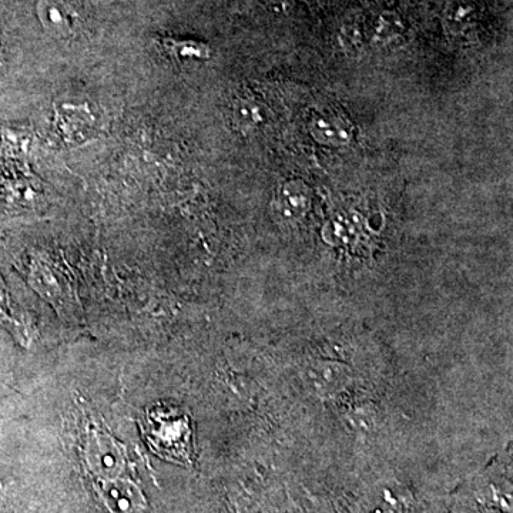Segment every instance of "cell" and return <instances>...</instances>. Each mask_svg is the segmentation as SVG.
Returning a JSON list of instances; mask_svg holds the SVG:
<instances>
[{
    "mask_svg": "<svg viewBox=\"0 0 513 513\" xmlns=\"http://www.w3.org/2000/svg\"><path fill=\"white\" fill-rule=\"evenodd\" d=\"M144 432L157 455L177 464H190L193 434L189 418L183 412L164 405L150 409Z\"/></svg>",
    "mask_w": 513,
    "mask_h": 513,
    "instance_id": "cell-1",
    "label": "cell"
},
{
    "mask_svg": "<svg viewBox=\"0 0 513 513\" xmlns=\"http://www.w3.org/2000/svg\"><path fill=\"white\" fill-rule=\"evenodd\" d=\"M83 456L87 468L99 481L120 478L126 468V454L119 442L99 428L89 429Z\"/></svg>",
    "mask_w": 513,
    "mask_h": 513,
    "instance_id": "cell-2",
    "label": "cell"
},
{
    "mask_svg": "<svg viewBox=\"0 0 513 513\" xmlns=\"http://www.w3.org/2000/svg\"><path fill=\"white\" fill-rule=\"evenodd\" d=\"M97 492L110 513H144L147 501L139 486L126 479L99 481Z\"/></svg>",
    "mask_w": 513,
    "mask_h": 513,
    "instance_id": "cell-3",
    "label": "cell"
},
{
    "mask_svg": "<svg viewBox=\"0 0 513 513\" xmlns=\"http://www.w3.org/2000/svg\"><path fill=\"white\" fill-rule=\"evenodd\" d=\"M38 16L43 28L57 39L72 36L76 26L75 10L65 0H39Z\"/></svg>",
    "mask_w": 513,
    "mask_h": 513,
    "instance_id": "cell-4",
    "label": "cell"
},
{
    "mask_svg": "<svg viewBox=\"0 0 513 513\" xmlns=\"http://www.w3.org/2000/svg\"><path fill=\"white\" fill-rule=\"evenodd\" d=\"M276 207L283 219L301 217L310 207V190L301 181H288L278 190Z\"/></svg>",
    "mask_w": 513,
    "mask_h": 513,
    "instance_id": "cell-5",
    "label": "cell"
},
{
    "mask_svg": "<svg viewBox=\"0 0 513 513\" xmlns=\"http://www.w3.org/2000/svg\"><path fill=\"white\" fill-rule=\"evenodd\" d=\"M266 106L250 96H241L234 100L231 107V120L241 132H256L267 122Z\"/></svg>",
    "mask_w": 513,
    "mask_h": 513,
    "instance_id": "cell-6",
    "label": "cell"
},
{
    "mask_svg": "<svg viewBox=\"0 0 513 513\" xmlns=\"http://www.w3.org/2000/svg\"><path fill=\"white\" fill-rule=\"evenodd\" d=\"M311 133L320 143L328 146H345L351 142V127L340 116L321 114L311 122Z\"/></svg>",
    "mask_w": 513,
    "mask_h": 513,
    "instance_id": "cell-7",
    "label": "cell"
},
{
    "mask_svg": "<svg viewBox=\"0 0 513 513\" xmlns=\"http://www.w3.org/2000/svg\"><path fill=\"white\" fill-rule=\"evenodd\" d=\"M404 23L395 12L385 10L372 23L371 39L375 45H390L404 33Z\"/></svg>",
    "mask_w": 513,
    "mask_h": 513,
    "instance_id": "cell-8",
    "label": "cell"
},
{
    "mask_svg": "<svg viewBox=\"0 0 513 513\" xmlns=\"http://www.w3.org/2000/svg\"><path fill=\"white\" fill-rule=\"evenodd\" d=\"M475 6L468 0H454L445 10V23L452 32H462L474 23Z\"/></svg>",
    "mask_w": 513,
    "mask_h": 513,
    "instance_id": "cell-9",
    "label": "cell"
},
{
    "mask_svg": "<svg viewBox=\"0 0 513 513\" xmlns=\"http://www.w3.org/2000/svg\"><path fill=\"white\" fill-rule=\"evenodd\" d=\"M164 48L171 55L181 59H210L211 49L206 43L197 40L163 39Z\"/></svg>",
    "mask_w": 513,
    "mask_h": 513,
    "instance_id": "cell-10",
    "label": "cell"
},
{
    "mask_svg": "<svg viewBox=\"0 0 513 513\" xmlns=\"http://www.w3.org/2000/svg\"><path fill=\"white\" fill-rule=\"evenodd\" d=\"M340 40L345 48H360L362 45L361 26L347 22L340 30Z\"/></svg>",
    "mask_w": 513,
    "mask_h": 513,
    "instance_id": "cell-11",
    "label": "cell"
},
{
    "mask_svg": "<svg viewBox=\"0 0 513 513\" xmlns=\"http://www.w3.org/2000/svg\"><path fill=\"white\" fill-rule=\"evenodd\" d=\"M300 2L308 3L311 2V0H300Z\"/></svg>",
    "mask_w": 513,
    "mask_h": 513,
    "instance_id": "cell-12",
    "label": "cell"
}]
</instances>
